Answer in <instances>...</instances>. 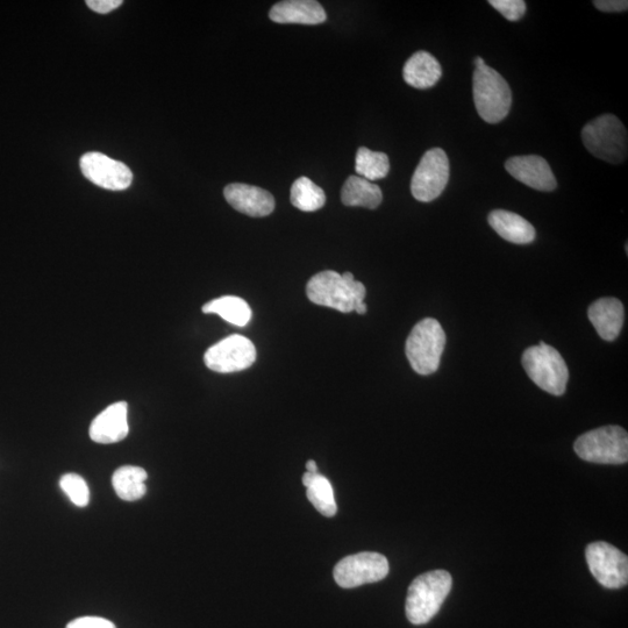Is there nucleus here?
Masks as SVG:
<instances>
[{
    "label": "nucleus",
    "mask_w": 628,
    "mask_h": 628,
    "mask_svg": "<svg viewBox=\"0 0 628 628\" xmlns=\"http://www.w3.org/2000/svg\"><path fill=\"white\" fill-rule=\"evenodd\" d=\"M310 301L342 313H351L365 303L367 290L361 282L355 281L352 273L340 275L332 270L314 275L306 285Z\"/></svg>",
    "instance_id": "nucleus-1"
},
{
    "label": "nucleus",
    "mask_w": 628,
    "mask_h": 628,
    "mask_svg": "<svg viewBox=\"0 0 628 628\" xmlns=\"http://www.w3.org/2000/svg\"><path fill=\"white\" fill-rule=\"evenodd\" d=\"M453 578L446 570L420 575L410 585L406 597V617L413 625L431 622L452 590Z\"/></svg>",
    "instance_id": "nucleus-2"
},
{
    "label": "nucleus",
    "mask_w": 628,
    "mask_h": 628,
    "mask_svg": "<svg viewBox=\"0 0 628 628\" xmlns=\"http://www.w3.org/2000/svg\"><path fill=\"white\" fill-rule=\"evenodd\" d=\"M473 94L477 113L485 123L498 124L508 117L512 105L510 85L487 64L474 71Z\"/></svg>",
    "instance_id": "nucleus-3"
},
{
    "label": "nucleus",
    "mask_w": 628,
    "mask_h": 628,
    "mask_svg": "<svg viewBox=\"0 0 628 628\" xmlns=\"http://www.w3.org/2000/svg\"><path fill=\"white\" fill-rule=\"evenodd\" d=\"M446 333L438 320L426 318L413 327L405 353L413 370L427 376L439 369L445 351Z\"/></svg>",
    "instance_id": "nucleus-4"
},
{
    "label": "nucleus",
    "mask_w": 628,
    "mask_h": 628,
    "mask_svg": "<svg viewBox=\"0 0 628 628\" xmlns=\"http://www.w3.org/2000/svg\"><path fill=\"white\" fill-rule=\"evenodd\" d=\"M522 362L528 377L540 389L553 396L565 394L569 370L565 359L554 347L540 341L538 346L526 349Z\"/></svg>",
    "instance_id": "nucleus-5"
},
{
    "label": "nucleus",
    "mask_w": 628,
    "mask_h": 628,
    "mask_svg": "<svg viewBox=\"0 0 628 628\" xmlns=\"http://www.w3.org/2000/svg\"><path fill=\"white\" fill-rule=\"evenodd\" d=\"M582 140L585 148L597 159L612 164L626 160L627 131L622 121L613 114H604L585 125Z\"/></svg>",
    "instance_id": "nucleus-6"
},
{
    "label": "nucleus",
    "mask_w": 628,
    "mask_h": 628,
    "mask_svg": "<svg viewBox=\"0 0 628 628\" xmlns=\"http://www.w3.org/2000/svg\"><path fill=\"white\" fill-rule=\"evenodd\" d=\"M575 452L587 462L624 465L628 461V434L620 426H604L584 433L575 441Z\"/></svg>",
    "instance_id": "nucleus-7"
},
{
    "label": "nucleus",
    "mask_w": 628,
    "mask_h": 628,
    "mask_svg": "<svg viewBox=\"0 0 628 628\" xmlns=\"http://www.w3.org/2000/svg\"><path fill=\"white\" fill-rule=\"evenodd\" d=\"M389 570V562L384 555L363 552L342 559L335 566L333 576L339 587L353 589L384 580Z\"/></svg>",
    "instance_id": "nucleus-8"
},
{
    "label": "nucleus",
    "mask_w": 628,
    "mask_h": 628,
    "mask_svg": "<svg viewBox=\"0 0 628 628\" xmlns=\"http://www.w3.org/2000/svg\"><path fill=\"white\" fill-rule=\"evenodd\" d=\"M449 181V160L441 148L426 152L411 181V192L419 202L435 201L445 191Z\"/></svg>",
    "instance_id": "nucleus-9"
},
{
    "label": "nucleus",
    "mask_w": 628,
    "mask_h": 628,
    "mask_svg": "<svg viewBox=\"0 0 628 628\" xmlns=\"http://www.w3.org/2000/svg\"><path fill=\"white\" fill-rule=\"evenodd\" d=\"M585 558L592 576L606 589H620L628 583L627 555L605 541H597L585 549Z\"/></svg>",
    "instance_id": "nucleus-10"
},
{
    "label": "nucleus",
    "mask_w": 628,
    "mask_h": 628,
    "mask_svg": "<svg viewBox=\"0 0 628 628\" xmlns=\"http://www.w3.org/2000/svg\"><path fill=\"white\" fill-rule=\"evenodd\" d=\"M256 348L242 335L234 334L210 347L204 355L206 367L216 373L230 374L253 366Z\"/></svg>",
    "instance_id": "nucleus-11"
},
{
    "label": "nucleus",
    "mask_w": 628,
    "mask_h": 628,
    "mask_svg": "<svg viewBox=\"0 0 628 628\" xmlns=\"http://www.w3.org/2000/svg\"><path fill=\"white\" fill-rule=\"evenodd\" d=\"M82 173L99 188L121 191L130 188L133 174L125 163L97 152L84 154L80 162Z\"/></svg>",
    "instance_id": "nucleus-12"
},
{
    "label": "nucleus",
    "mask_w": 628,
    "mask_h": 628,
    "mask_svg": "<svg viewBox=\"0 0 628 628\" xmlns=\"http://www.w3.org/2000/svg\"><path fill=\"white\" fill-rule=\"evenodd\" d=\"M508 173L534 190L551 192L558 187V182L548 162L537 155L515 156L506 161Z\"/></svg>",
    "instance_id": "nucleus-13"
},
{
    "label": "nucleus",
    "mask_w": 628,
    "mask_h": 628,
    "mask_svg": "<svg viewBox=\"0 0 628 628\" xmlns=\"http://www.w3.org/2000/svg\"><path fill=\"white\" fill-rule=\"evenodd\" d=\"M224 196L232 208L249 217H267L275 210L274 196L254 185L242 183L227 185Z\"/></svg>",
    "instance_id": "nucleus-14"
},
{
    "label": "nucleus",
    "mask_w": 628,
    "mask_h": 628,
    "mask_svg": "<svg viewBox=\"0 0 628 628\" xmlns=\"http://www.w3.org/2000/svg\"><path fill=\"white\" fill-rule=\"evenodd\" d=\"M128 432V405L118 402L99 413L92 421L89 433L91 440L97 444L111 445L126 439Z\"/></svg>",
    "instance_id": "nucleus-15"
},
{
    "label": "nucleus",
    "mask_w": 628,
    "mask_h": 628,
    "mask_svg": "<svg viewBox=\"0 0 628 628\" xmlns=\"http://www.w3.org/2000/svg\"><path fill=\"white\" fill-rule=\"evenodd\" d=\"M271 20L277 24L319 25L326 20L324 7L314 0H285L271 7Z\"/></svg>",
    "instance_id": "nucleus-16"
},
{
    "label": "nucleus",
    "mask_w": 628,
    "mask_h": 628,
    "mask_svg": "<svg viewBox=\"0 0 628 628\" xmlns=\"http://www.w3.org/2000/svg\"><path fill=\"white\" fill-rule=\"evenodd\" d=\"M588 317L599 337L605 341H613L618 338L624 326V305L617 298H601L590 306Z\"/></svg>",
    "instance_id": "nucleus-17"
},
{
    "label": "nucleus",
    "mask_w": 628,
    "mask_h": 628,
    "mask_svg": "<svg viewBox=\"0 0 628 628\" xmlns=\"http://www.w3.org/2000/svg\"><path fill=\"white\" fill-rule=\"evenodd\" d=\"M489 224L499 237L516 245H527L535 239L534 227L519 214L495 210L489 214Z\"/></svg>",
    "instance_id": "nucleus-18"
},
{
    "label": "nucleus",
    "mask_w": 628,
    "mask_h": 628,
    "mask_svg": "<svg viewBox=\"0 0 628 628\" xmlns=\"http://www.w3.org/2000/svg\"><path fill=\"white\" fill-rule=\"evenodd\" d=\"M403 76L412 88L430 89L439 82L442 68L432 54L421 51L413 54L405 63Z\"/></svg>",
    "instance_id": "nucleus-19"
},
{
    "label": "nucleus",
    "mask_w": 628,
    "mask_h": 628,
    "mask_svg": "<svg viewBox=\"0 0 628 628\" xmlns=\"http://www.w3.org/2000/svg\"><path fill=\"white\" fill-rule=\"evenodd\" d=\"M341 201L346 206H362L375 210L383 201L382 190L378 185L360 176H351L341 191Z\"/></svg>",
    "instance_id": "nucleus-20"
},
{
    "label": "nucleus",
    "mask_w": 628,
    "mask_h": 628,
    "mask_svg": "<svg viewBox=\"0 0 628 628\" xmlns=\"http://www.w3.org/2000/svg\"><path fill=\"white\" fill-rule=\"evenodd\" d=\"M147 471L135 466H124L114 471L112 484L120 499L126 502L139 501L146 495Z\"/></svg>",
    "instance_id": "nucleus-21"
},
{
    "label": "nucleus",
    "mask_w": 628,
    "mask_h": 628,
    "mask_svg": "<svg viewBox=\"0 0 628 628\" xmlns=\"http://www.w3.org/2000/svg\"><path fill=\"white\" fill-rule=\"evenodd\" d=\"M303 484L308 489L306 496L321 515L327 518L337 515L338 506L335 503L332 484L324 475L306 471L303 475Z\"/></svg>",
    "instance_id": "nucleus-22"
},
{
    "label": "nucleus",
    "mask_w": 628,
    "mask_h": 628,
    "mask_svg": "<svg viewBox=\"0 0 628 628\" xmlns=\"http://www.w3.org/2000/svg\"><path fill=\"white\" fill-rule=\"evenodd\" d=\"M206 314L214 313L235 326L244 327L252 319V309L244 299L235 296H225L214 299L203 306Z\"/></svg>",
    "instance_id": "nucleus-23"
},
{
    "label": "nucleus",
    "mask_w": 628,
    "mask_h": 628,
    "mask_svg": "<svg viewBox=\"0 0 628 628\" xmlns=\"http://www.w3.org/2000/svg\"><path fill=\"white\" fill-rule=\"evenodd\" d=\"M291 203L296 209L314 212L324 208L326 196L323 189L314 184L308 177H301L292 184Z\"/></svg>",
    "instance_id": "nucleus-24"
},
{
    "label": "nucleus",
    "mask_w": 628,
    "mask_h": 628,
    "mask_svg": "<svg viewBox=\"0 0 628 628\" xmlns=\"http://www.w3.org/2000/svg\"><path fill=\"white\" fill-rule=\"evenodd\" d=\"M355 171L369 182L382 180L390 171L389 157L387 154L361 147L356 153Z\"/></svg>",
    "instance_id": "nucleus-25"
},
{
    "label": "nucleus",
    "mask_w": 628,
    "mask_h": 628,
    "mask_svg": "<svg viewBox=\"0 0 628 628\" xmlns=\"http://www.w3.org/2000/svg\"><path fill=\"white\" fill-rule=\"evenodd\" d=\"M60 487L78 508H85L89 504L90 490L82 476L73 473L63 475Z\"/></svg>",
    "instance_id": "nucleus-26"
},
{
    "label": "nucleus",
    "mask_w": 628,
    "mask_h": 628,
    "mask_svg": "<svg viewBox=\"0 0 628 628\" xmlns=\"http://www.w3.org/2000/svg\"><path fill=\"white\" fill-rule=\"evenodd\" d=\"M489 4L510 21H518L526 13L524 0H490Z\"/></svg>",
    "instance_id": "nucleus-27"
},
{
    "label": "nucleus",
    "mask_w": 628,
    "mask_h": 628,
    "mask_svg": "<svg viewBox=\"0 0 628 628\" xmlns=\"http://www.w3.org/2000/svg\"><path fill=\"white\" fill-rule=\"evenodd\" d=\"M67 628H117L110 620L99 617H83L73 620Z\"/></svg>",
    "instance_id": "nucleus-28"
},
{
    "label": "nucleus",
    "mask_w": 628,
    "mask_h": 628,
    "mask_svg": "<svg viewBox=\"0 0 628 628\" xmlns=\"http://www.w3.org/2000/svg\"><path fill=\"white\" fill-rule=\"evenodd\" d=\"M87 5L92 11L107 14L123 5V0H88Z\"/></svg>",
    "instance_id": "nucleus-29"
},
{
    "label": "nucleus",
    "mask_w": 628,
    "mask_h": 628,
    "mask_svg": "<svg viewBox=\"0 0 628 628\" xmlns=\"http://www.w3.org/2000/svg\"><path fill=\"white\" fill-rule=\"evenodd\" d=\"M594 5L603 12H624L628 9L626 0H597Z\"/></svg>",
    "instance_id": "nucleus-30"
},
{
    "label": "nucleus",
    "mask_w": 628,
    "mask_h": 628,
    "mask_svg": "<svg viewBox=\"0 0 628 628\" xmlns=\"http://www.w3.org/2000/svg\"><path fill=\"white\" fill-rule=\"evenodd\" d=\"M306 469H308V473H318L317 463L313 460L308 461L306 463Z\"/></svg>",
    "instance_id": "nucleus-31"
},
{
    "label": "nucleus",
    "mask_w": 628,
    "mask_h": 628,
    "mask_svg": "<svg viewBox=\"0 0 628 628\" xmlns=\"http://www.w3.org/2000/svg\"><path fill=\"white\" fill-rule=\"evenodd\" d=\"M474 66H475V69L485 66V62L482 59V57H476V59L474 60Z\"/></svg>",
    "instance_id": "nucleus-32"
}]
</instances>
